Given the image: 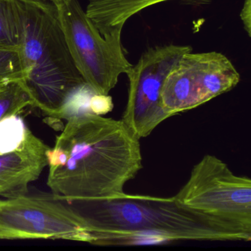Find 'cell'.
Listing matches in <instances>:
<instances>
[{
    "label": "cell",
    "instance_id": "1",
    "mask_svg": "<svg viewBox=\"0 0 251 251\" xmlns=\"http://www.w3.org/2000/svg\"><path fill=\"white\" fill-rule=\"evenodd\" d=\"M47 159L48 186L70 203L123 196L143 167L140 139L125 123L90 113L67 120Z\"/></svg>",
    "mask_w": 251,
    "mask_h": 251
},
{
    "label": "cell",
    "instance_id": "2",
    "mask_svg": "<svg viewBox=\"0 0 251 251\" xmlns=\"http://www.w3.org/2000/svg\"><path fill=\"white\" fill-rule=\"evenodd\" d=\"M19 1L23 23L20 49L32 107L52 121H67L89 113L100 115L102 98L86 84L75 64L55 4L46 0Z\"/></svg>",
    "mask_w": 251,
    "mask_h": 251
},
{
    "label": "cell",
    "instance_id": "3",
    "mask_svg": "<svg viewBox=\"0 0 251 251\" xmlns=\"http://www.w3.org/2000/svg\"><path fill=\"white\" fill-rule=\"evenodd\" d=\"M74 202L93 230V245L251 240L250 235L182 206L174 197L126 193L113 199Z\"/></svg>",
    "mask_w": 251,
    "mask_h": 251
},
{
    "label": "cell",
    "instance_id": "4",
    "mask_svg": "<svg viewBox=\"0 0 251 251\" xmlns=\"http://www.w3.org/2000/svg\"><path fill=\"white\" fill-rule=\"evenodd\" d=\"M173 197L182 206L251 236V178L236 176L217 157H202Z\"/></svg>",
    "mask_w": 251,
    "mask_h": 251
},
{
    "label": "cell",
    "instance_id": "5",
    "mask_svg": "<svg viewBox=\"0 0 251 251\" xmlns=\"http://www.w3.org/2000/svg\"><path fill=\"white\" fill-rule=\"evenodd\" d=\"M69 50L86 84L107 96L122 74L133 67L125 55L122 33L103 36L83 11L77 0L55 4Z\"/></svg>",
    "mask_w": 251,
    "mask_h": 251
},
{
    "label": "cell",
    "instance_id": "6",
    "mask_svg": "<svg viewBox=\"0 0 251 251\" xmlns=\"http://www.w3.org/2000/svg\"><path fill=\"white\" fill-rule=\"evenodd\" d=\"M55 195L0 200V239H64L93 244V230L73 205Z\"/></svg>",
    "mask_w": 251,
    "mask_h": 251
},
{
    "label": "cell",
    "instance_id": "7",
    "mask_svg": "<svg viewBox=\"0 0 251 251\" xmlns=\"http://www.w3.org/2000/svg\"><path fill=\"white\" fill-rule=\"evenodd\" d=\"M239 81L240 75L223 54L186 52L164 80L161 91V105L171 117L229 92Z\"/></svg>",
    "mask_w": 251,
    "mask_h": 251
},
{
    "label": "cell",
    "instance_id": "8",
    "mask_svg": "<svg viewBox=\"0 0 251 251\" xmlns=\"http://www.w3.org/2000/svg\"><path fill=\"white\" fill-rule=\"evenodd\" d=\"M192 48L170 45L150 48L127 73L128 98L122 121L139 139L170 118L161 102L163 83L173 66Z\"/></svg>",
    "mask_w": 251,
    "mask_h": 251
},
{
    "label": "cell",
    "instance_id": "9",
    "mask_svg": "<svg viewBox=\"0 0 251 251\" xmlns=\"http://www.w3.org/2000/svg\"><path fill=\"white\" fill-rule=\"evenodd\" d=\"M50 147L28 128L17 149L0 154V198H17L28 194V186L48 167Z\"/></svg>",
    "mask_w": 251,
    "mask_h": 251
},
{
    "label": "cell",
    "instance_id": "10",
    "mask_svg": "<svg viewBox=\"0 0 251 251\" xmlns=\"http://www.w3.org/2000/svg\"><path fill=\"white\" fill-rule=\"evenodd\" d=\"M170 0H88L87 17L103 36L122 33L126 22L142 10Z\"/></svg>",
    "mask_w": 251,
    "mask_h": 251
},
{
    "label": "cell",
    "instance_id": "11",
    "mask_svg": "<svg viewBox=\"0 0 251 251\" xmlns=\"http://www.w3.org/2000/svg\"><path fill=\"white\" fill-rule=\"evenodd\" d=\"M23 23L19 0H0V45L19 48Z\"/></svg>",
    "mask_w": 251,
    "mask_h": 251
},
{
    "label": "cell",
    "instance_id": "12",
    "mask_svg": "<svg viewBox=\"0 0 251 251\" xmlns=\"http://www.w3.org/2000/svg\"><path fill=\"white\" fill-rule=\"evenodd\" d=\"M33 106V101L23 82H14L0 87V121L10 116L20 115Z\"/></svg>",
    "mask_w": 251,
    "mask_h": 251
},
{
    "label": "cell",
    "instance_id": "13",
    "mask_svg": "<svg viewBox=\"0 0 251 251\" xmlns=\"http://www.w3.org/2000/svg\"><path fill=\"white\" fill-rule=\"evenodd\" d=\"M27 76L20 48L0 45V87L14 83H24Z\"/></svg>",
    "mask_w": 251,
    "mask_h": 251
},
{
    "label": "cell",
    "instance_id": "14",
    "mask_svg": "<svg viewBox=\"0 0 251 251\" xmlns=\"http://www.w3.org/2000/svg\"><path fill=\"white\" fill-rule=\"evenodd\" d=\"M28 127L19 115L10 116L0 121V154L11 152L25 139Z\"/></svg>",
    "mask_w": 251,
    "mask_h": 251
},
{
    "label": "cell",
    "instance_id": "15",
    "mask_svg": "<svg viewBox=\"0 0 251 251\" xmlns=\"http://www.w3.org/2000/svg\"><path fill=\"white\" fill-rule=\"evenodd\" d=\"M240 18L244 25L245 31L251 36V0H245L240 13Z\"/></svg>",
    "mask_w": 251,
    "mask_h": 251
},
{
    "label": "cell",
    "instance_id": "16",
    "mask_svg": "<svg viewBox=\"0 0 251 251\" xmlns=\"http://www.w3.org/2000/svg\"><path fill=\"white\" fill-rule=\"evenodd\" d=\"M46 1H50V2H53V3L57 4L58 2H61L63 0H46Z\"/></svg>",
    "mask_w": 251,
    "mask_h": 251
}]
</instances>
